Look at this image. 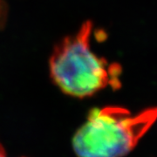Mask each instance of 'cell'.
Returning a JSON list of instances; mask_svg holds the SVG:
<instances>
[{
  "mask_svg": "<svg viewBox=\"0 0 157 157\" xmlns=\"http://www.w3.org/2000/svg\"><path fill=\"white\" fill-rule=\"evenodd\" d=\"M92 31L93 23L85 21L76 33L61 39L51 54V78L67 95L85 98L107 86H121V67L109 64L91 49Z\"/></svg>",
  "mask_w": 157,
  "mask_h": 157,
  "instance_id": "1",
  "label": "cell"
},
{
  "mask_svg": "<svg viewBox=\"0 0 157 157\" xmlns=\"http://www.w3.org/2000/svg\"><path fill=\"white\" fill-rule=\"evenodd\" d=\"M156 108L136 114L121 107L94 108L73 138L78 157H123L135 148L156 119Z\"/></svg>",
  "mask_w": 157,
  "mask_h": 157,
  "instance_id": "2",
  "label": "cell"
},
{
  "mask_svg": "<svg viewBox=\"0 0 157 157\" xmlns=\"http://www.w3.org/2000/svg\"><path fill=\"white\" fill-rule=\"evenodd\" d=\"M0 157H7V156H6V151H4V152H0Z\"/></svg>",
  "mask_w": 157,
  "mask_h": 157,
  "instance_id": "3",
  "label": "cell"
},
{
  "mask_svg": "<svg viewBox=\"0 0 157 157\" xmlns=\"http://www.w3.org/2000/svg\"><path fill=\"white\" fill-rule=\"evenodd\" d=\"M4 151H6V150H5L4 147L2 146V144H1V142H0V152H4Z\"/></svg>",
  "mask_w": 157,
  "mask_h": 157,
  "instance_id": "4",
  "label": "cell"
}]
</instances>
